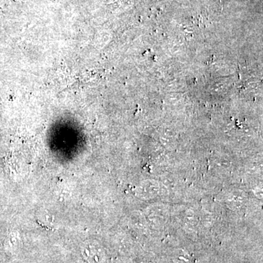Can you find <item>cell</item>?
Segmentation results:
<instances>
[{"label":"cell","instance_id":"1","mask_svg":"<svg viewBox=\"0 0 263 263\" xmlns=\"http://www.w3.org/2000/svg\"><path fill=\"white\" fill-rule=\"evenodd\" d=\"M82 255L90 263H98L100 261V257L96 248L92 244H84L82 247Z\"/></svg>","mask_w":263,"mask_h":263}]
</instances>
